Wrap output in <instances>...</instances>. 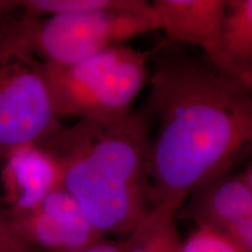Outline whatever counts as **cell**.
Instances as JSON below:
<instances>
[{"label":"cell","mask_w":252,"mask_h":252,"mask_svg":"<svg viewBox=\"0 0 252 252\" xmlns=\"http://www.w3.org/2000/svg\"><path fill=\"white\" fill-rule=\"evenodd\" d=\"M143 110L151 135L149 201L182 206L195 189L252 154V88L194 62L163 56Z\"/></svg>","instance_id":"obj_1"},{"label":"cell","mask_w":252,"mask_h":252,"mask_svg":"<svg viewBox=\"0 0 252 252\" xmlns=\"http://www.w3.org/2000/svg\"><path fill=\"white\" fill-rule=\"evenodd\" d=\"M152 126L143 109L116 119H81L40 144L62 185L103 236L126 237L150 210Z\"/></svg>","instance_id":"obj_2"},{"label":"cell","mask_w":252,"mask_h":252,"mask_svg":"<svg viewBox=\"0 0 252 252\" xmlns=\"http://www.w3.org/2000/svg\"><path fill=\"white\" fill-rule=\"evenodd\" d=\"M17 13V12H15ZM0 15V159L42 144L62 130L53 111L46 62L32 45L23 15Z\"/></svg>","instance_id":"obj_3"},{"label":"cell","mask_w":252,"mask_h":252,"mask_svg":"<svg viewBox=\"0 0 252 252\" xmlns=\"http://www.w3.org/2000/svg\"><path fill=\"white\" fill-rule=\"evenodd\" d=\"M149 53L112 46L70 64L46 62L45 77L56 117L116 119L130 113L147 81Z\"/></svg>","instance_id":"obj_4"},{"label":"cell","mask_w":252,"mask_h":252,"mask_svg":"<svg viewBox=\"0 0 252 252\" xmlns=\"http://www.w3.org/2000/svg\"><path fill=\"white\" fill-rule=\"evenodd\" d=\"M23 15V14H21ZM34 49L45 62L70 64L160 28L152 5L62 13L47 19L23 15Z\"/></svg>","instance_id":"obj_5"},{"label":"cell","mask_w":252,"mask_h":252,"mask_svg":"<svg viewBox=\"0 0 252 252\" xmlns=\"http://www.w3.org/2000/svg\"><path fill=\"white\" fill-rule=\"evenodd\" d=\"M8 215L20 237L42 252H72L103 238L63 185L34 207Z\"/></svg>","instance_id":"obj_6"},{"label":"cell","mask_w":252,"mask_h":252,"mask_svg":"<svg viewBox=\"0 0 252 252\" xmlns=\"http://www.w3.org/2000/svg\"><path fill=\"white\" fill-rule=\"evenodd\" d=\"M151 5L169 40L201 47L219 74L251 87L223 47L228 0H156Z\"/></svg>","instance_id":"obj_7"},{"label":"cell","mask_w":252,"mask_h":252,"mask_svg":"<svg viewBox=\"0 0 252 252\" xmlns=\"http://www.w3.org/2000/svg\"><path fill=\"white\" fill-rule=\"evenodd\" d=\"M186 214L219 230L243 252H252V194L241 176L224 174L189 195Z\"/></svg>","instance_id":"obj_8"},{"label":"cell","mask_w":252,"mask_h":252,"mask_svg":"<svg viewBox=\"0 0 252 252\" xmlns=\"http://www.w3.org/2000/svg\"><path fill=\"white\" fill-rule=\"evenodd\" d=\"M2 185L8 213H19L39 203L62 185L58 162L42 146L30 144L8 153L4 159Z\"/></svg>","instance_id":"obj_9"},{"label":"cell","mask_w":252,"mask_h":252,"mask_svg":"<svg viewBox=\"0 0 252 252\" xmlns=\"http://www.w3.org/2000/svg\"><path fill=\"white\" fill-rule=\"evenodd\" d=\"M181 206L161 203L150 208L146 216L124 241V252H181L182 241L176 226Z\"/></svg>","instance_id":"obj_10"},{"label":"cell","mask_w":252,"mask_h":252,"mask_svg":"<svg viewBox=\"0 0 252 252\" xmlns=\"http://www.w3.org/2000/svg\"><path fill=\"white\" fill-rule=\"evenodd\" d=\"M222 41L226 55L252 87V0H228Z\"/></svg>","instance_id":"obj_11"},{"label":"cell","mask_w":252,"mask_h":252,"mask_svg":"<svg viewBox=\"0 0 252 252\" xmlns=\"http://www.w3.org/2000/svg\"><path fill=\"white\" fill-rule=\"evenodd\" d=\"M144 2L143 0H14L17 12L30 18L94 9L134 8Z\"/></svg>","instance_id":"obj_12"},{"label":"cell","mask_w":252,"mask_h":252,"mask_svg":"<svg viewBox=\"0 0 252 252\" xmlns=\"http://www.w3.org/2000/svg\"><path fill=\"white\" fill-rule=\"evenodd\" d=\"M181 252H243L231 239L219 230L197 224L190 235L182 242Z\"/></svg>","instance_id":"obj_13"},{"label":"cell","mask_w":252,"mask_h":252,"mask_svg":"<svg viewBox=\"0 0 252 252\" xmlns=\"http://www.w3.org/2000/svg\"><path fill=\"white\" fill-rule=\"evenodd\" d=\"M0 252H42L27 244L15 230L8 212L0 207Z\"/></svg>","instance_id":"obj_14"},{"label":"cell","mask_w":252,"mask_h":252,"mask_svg":"<svg viewBox=\"0 0 252 252\" xmlns=\"http://www.w3.org/2000/svg\"><path fill=\"white\" fill-rule=\"evenodd\" d=\"M72 252H124L121 243H115V242L105 241L100 238L99 241L80 249V250Z\"/></svg>","instance_id":"obj_15"},{"label":"cell","mask_w":252,"mask_h":252,"mask_svg":"<svg viewBox=\"0 0 252 252\" xmlns=\"http://www.w3.org/2000/svg\"><path fill=\"white\" fill-rule=\"evenodd\" d=\"M14 0H0V15L15 13Z\"/></svg>","instance_id":"obj_16"},{"label":"cell","mask_w":252,"mask_h":252,"mask_svg":"<svg viewBox=\"0 0 252 252\" xmlns=\"http://www.w3.org/2000/svg\"><path fill=\"white\" fill-rule=\"evenodd\" d=\"M239 176H241L243 184L247 186V188L251 191L252 194V162L250 163V166L245 169L243 174H241Z\"/></svg>","instance_id":"obj_17"}]
</instances>
